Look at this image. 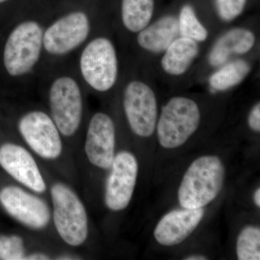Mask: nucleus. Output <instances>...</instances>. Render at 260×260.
<instances>
[{"mask_svg":"<svg viewBox=\"0 0 260 260\" xmlns=\"http://www.w3.org/2000/svg\"><path fill=\"white\" fill-rule=\"evenodd\" d=\"M6 1H8V0H0V3H5Z\"/></svg>","mask_w":260,"mask_h":260,"instance_id":"cd10ccee","label":"nucleus"},{"mask_svg":"<svg viewBox=\"0 0 260 260\" xmlns=\"http://www.w3.org/2000/svg\"><path fill=\"white\" fill-rule=\"evenodd\" d=\"M115 150V126L112 118L104 113L94 114L89 122L85 140L87 158L93 166L109 169Z\"/></svg>","mask_w":260,"mask_h":260,"instance_id":"f8f14e48","label":"nucleus"},{"mask_svg":"<svg viewBox=\"0 0 260 260\" xmlns=\"http://www.w3.org/2000/svg\"><path fill=\"white\" fill-rule=\"evenodd\" d=\"M154 11L153 0H122L121 20L126 30L138 32L150 24Z\"/></svg>","mask_w":260,"mask_h":260,"instance_id":"a211bd4d","label":"nucleus"},{"mask_svg":"<svg viewBox=\"0 0 260 260\" xmlns=\"http://www.w3.org/2000/svg\"><path fill=\"white\" fill-rule=\"evenodd\" d=\"M0 203L13 218L30 229H44L50 220L47 203L18 186H6L2 189Z\"/></svg>","mask_w":260,"mask_h":260,"instance_id":"9b49d317","label":"nucleus"},{"mask_svg":"<svg viewBox=\"0 0 260 260\" xmlns=\"http://www.w3.org/2000/svg\"><path fill=\"white\" fill-rule=\"evenodd\" d=\"M54 206V222L61 239L70 246L82 245L88 234L86 210L71 188L62 183H56L51 189Z\"/></svg>","mask_w":260,"mask_h":260,"instance_id":"423d86ee","label":"nucleus"},{"mask_svg":"<svg viewBox=\"0 0 260 260\" xmlns=\"http://www.w3.org/2000/svg\"><path fill=\"white\" fill-rule=\"evenodd\" d=\"M48 99L51 119L59 133L73 136L79 129L83 118V93L79 82L73 75H58L51 80Z\"/></svg>","mask_w":260,"mask_h":260,"instance_id":"39448f33","label":"nucleus"},{"mask_svg":"<svg viewBox=\"0 0 260 260\" xmlns=\"http://www.w3.org/2000/svg\"><path fill=\"white\" fill-rule=\"evenodd\" d=\"M250 71V64L243 59L225 63L210 76V87L215 91L228 90L242 82Z\"/></svg>","mask_w":260,"mask_h":260,"instance_id":"6ab92c4d","label":"nucleus"},{"mask_svg":"<svg viewBox=\"0 0 260 260\" xmlns=\"http://www.w3.org/2000/svg\"><path fill=\"white\" fill-rule=\"evenodd\" d=\"M0 166L15 180L35 192L46 191L47 185L37 162L23 147L12 143L2 145Z\"/></svg>","mask_w":260,"mask_h":260,"instance_id":"ddd939ff","label":"nucleus"},{"mask_svg":"<svg viewBox=\"0 0 260 260\" xmlns=\"http://www.w3.org/2000/svg\"><path fill=\"white\" fill-rule=\"evenodd\" d=\"M225 167L216 155H203L191 162L181 181L178 199L188 209L203 208L218 197L223 188Z\"/></svg>","mask_w":260,"mask_h":260,"instance_id":"f257e3e1","label":"nucleus"},{"mask_svg":"<svg viewBox=\"0 0 260 260\" xmlns=\"http://www.w3.org/2000/svg\"><path fill=\"white\" fill-rule=\"evenodd\" d=\"M24 259L30 260H45L49 259V256L46 254H40V253H35V254H30V255L25 256Z\"/></svg>","mask_w":260,"mask_h":260,"instance_id":"393cba45","label":"nucleus"},{"mask_svg":"<svg viewBox=\"0 0 260 260\" xmlns=\"http://www.w3.org/2000/svg\"><path fill=\"white\" fill-rule=\"evenodd\" d=\"M123 106L134 133L142 138L151 136L158 121V104L151 88L139 80L129 82L124 88Z\"/></svg>","mask_w":260,"mask_h":260,"instance_id":"6e6552de","label":"nucleus"},{"mask_svg":"<svg viewBox=\"0 0 260 260\" xmlns=\"http://www.w3.org/2000/svg\"><path fill=\"white\" fill-rule=\"evenodd\" d=\"M18 129L28 146L39 156L54 160L61 155L62 143L55 123L42 111H31L19 121Z\"/></svg>","mask_w":260,"mask_h":260,"instance_id":"1a4fd4ad","label":"nucleus"},{"mask_svg":"<svg viewBox=\"0 0 260 260\" xmlns=\"http://www.w3.org/2000/svg\"><path fill=\"white\" fill-rule=\"evenodd\" d=\"M201 114L199 107L189 98H172L162 108L157 121V136L162 148H179L198 130Z\"/></svg>","mask_w":260,"mask_h":260,"instance_id":"20e7f679","label":"nucleus"},{"mask_svg":"<svg viewBox=\"0 0 260 260\" xmlns=\"http://www.w3.org/2000/svg\"><path fill=\"white\" fill-rule=\"evenodd\" d=\"M237 254L239 260L260 259V229L249 225L238 237Z\"/></svg>","mask_w":260,"mask_h":260,"instance_id":"aec40b11","label":"nucleus"},{"mask_svg":"<svg viewBox=\"0 0 260 260\" xmlns=\"http://www.w3.org/2000/svg\"><path fill=\"white\" fill-rule=\"evenodd\" d=\"M255 41V36L248 29L237 28L229 30L213 46L208 59L210 64L213 67L221 66L232 55L249 52Z\"/></svg>","mask_w":260,"mask_h":260,"instance_id":"2eb2a0df","label":"nucleus"},{"mask_svg":"<svg viewBox=\"0 0 260 260\" xmlns=\"http://www.w3.org/2000/svg\"><path fill=\"white\" fill-rule=\"evenodd\" d=\"M79 70L83 81L95 91L111 90L119 75L117 54L112 41L98 37L87 43L80 53Z\"/></svg>","mask_w":260,"mask_h":260,"instance_id":"7ed1b4c3","label":"nucleus"},{"mask_svg":"<svg viewBox=\"0 0 260 260\" xmlns=\"http://www.w3.org/2000/svg\"><path fill=\"white\" fill-rule=\"evenodd\" d=\"M44 27L38 20L28 19L10 32L3 51V63L10 76L24 78L37 68L44 53Z\"/></svg>","mask_w":260,"mask_h":260,"instance_id":"f03ea898","label":"nucleus"},{"mask_svg":"<svg viewBox=\"0 0 260 260\" xmlns=\"http://www.w3.org/2000/svg\"><path fill=\"white\" fill-rule=\"evenodd\" d=\"M25 252L21 237L17 235L0 236V259H24Z\"/></svg>","mask_w":260,"mask_h":260,"instance_id":"4be33fe9","label":"nucleus"},{"mask_svg":"<svg viewBox=\"0 0 260 260\" xmlns=\"http://www.w3.org/2000/svg\"><path fill=\"white\" fill-rule=\"evenodd\" d=\"M248 123L251 129L256 133L260 132V104L257 103L251 109L248 117Z\"/></svg>","mask_w":260,"mask_h":260,"instance_id":"b1692460","label":"nucleus"},{"mask_svg":"<svg viewBox=\"0 0 260 260\" xmlns=\"http://www.w3.org/2000/svg\"><path fill=\"white\" fill-rule=\"evenodd\" d=\"M91 30L90 18L81 10L70 12L44 27V52L59 57L68 55L88 40Z\"/></svg>","mask_w":260,"mask_h":260,"instance_id":"0eeeda50","label":"nucleus"},{"mask_svg":"<svg viewBox=\"0 0 260 260\" xmlns=\"http://www.w3.org/2000/svg\"><path fill=\"white\" fill-rule=\"evenodd\" d=\"M178 23L179 35L181 37L188 38L197 42H205L208 39V30L200 23L194 10L189 5L183 7Z\"/></svg>","mask_w":260,"mask_h":260,"instance_id":"412c9836","label":"nucleus"},{"mask_svg":"<svg viewBox=\"0 0 260 260\" xmlns=\"http://www.w3.org/2000/svg\"><path fill=\"white\" fill-rule=\"evenodd\" d=\"M199 51L198 42L188 38L178 37L162 56V70L174 76L184 74L196 59Z\"/></svg>","mask_w":260,"mask_h":260,"instance_id":"f3484780","label":"nucleus"},{"mask_svg":"<svg viewBox=\"0 0 260 260\" xmlns=\"http://www.w3.org/2000/svg\"><path fill=\"white\" fill-rule=\"evenodd\" d=\"M254 203H255V205L258 208L260 207V189H256L255 193H254Z\"/></svg>","mask_w":260,"mask_h":260,"instance_id":"bb28decb","label":"nucleus"},{"mask_svg":"<svg viewBox=\"0 0 260 260\" xmlns=\"http://www.w3.org/2000/svg\"><path fill=\"white\" fill-rule=\"evenodd\" d=\"M186 260H206L208 259L207 256L201 255V254H193V255L186 256L184 258Z\"/></svg>","mask_w":260,"mask_h":260,"instance_id":"a878e982","label":"nucleus"},{"mask_svg":"<svg viewBox=\"0 0 260 260\" xmlns=\"http://www.w3.org/2000/svg\"><path fill=\"white\" fill-rule=\"evenodd\" d=\"M179 35L178 19L167 15L158 19L153 23L148 24L138 32V44L145 50L160 53L167 50Z\"/></svg>","mask_w":260,"mask_h":260,"instance_id":"dca6fc26","label":"nucleus"},{"mask_svg":"<svg viewBox=\"0 0 260 260\" xmlns=\"http://www.w3.org/2000/svg\"><path fill=\"white\" fill-rule=\"evenodd\" d=\"M246 0H216L219 16L225 21H231L241 15Z\"/></svg>","mask_w":260,"mask_h":260,"instance_id":"5701e85b","label":"nucleus"},{"mask_svg":"<svg viewBox=\"0 0 260 260\" xmlns=\"http://www.w3.org/2000/svg\"><path fill=\"white\" fill-rule=\"evenodd\" d=\"M106 184L105 203L109 210L120 211L129 205L138 174V162L133 153L119 152L110 168Z\"/></svg>","mask_w":260,"mask_h":260,"instance_id":"9d476101","label":"nucleus"},{"mask_svg":"<svg viewBox=\"0 0 260 260\" xmlns=\"http://www.w3.org/2000/svg\"><path fill=\"white\" fill-rule=\"evenodd\" d=\"M204 215L203 208H183L169 212L157 224L154 237L161 245L169 246L180 244L194 232Z\"/></svg>","mask_w":260,"mask_h":260,"instance_id":"4468645a","label":"nucleus"}]
</instances>
